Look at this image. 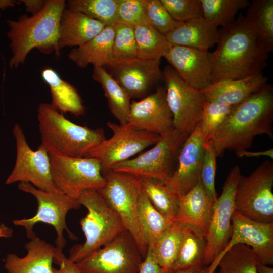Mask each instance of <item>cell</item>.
I'll list each match as a JSON object with an SVG mask.
<instances>
[{
    "mask_svg": "<svg viewBox=\"0 0 273 273\" xmlns=\"http://www.w3.org/2000/svg\"><path fill=\"white\" fill-rule=\"evenodd\" d=\"M216 45L211 52L212 83L262 73L267 66L269 53L242 14L219 29Z\"/></svg>",
    "mask_w": 273,
    "mask_h": 273,
    "instance_id": "6da1fadb",
    "label": "cell"
},
{
    "mask_svg": "<svg viewBox=\"0 0 273 273\" xmlns=\"http://www.w3.org/2000/svg\"><path fill=\"white\" fill-rule=\"evenodd\" d=\"M273 87L266 83L233 109L211 139L217 157L227 150H247L254 138H273Z\"/></svg>",
    "mask_w": 273,
    "mask_h": 273,
    "instance_id": "7a4b0ae2",
    "label": "cell"
},
{
    "mask_svg": "<svg viewBox=\"0 0 273 273\" xmlns=\"http://www.w3.org/2000/svg\"><path fill=\"white\" fill-rule=\"evenodd\" d=\"M65 8L64 0H46L37 14L30 17L24 14L17 20L7 21L10 28L7 36L13 55L9 61L10 68H17L23 63L34 48L46 55L55 52L60 57L57 44L59 24Z\"/></svg>",
    "mask_w": 273,
    "mask_h": 273,
    "instance_id": "3957f363",
    "label": "cell"
},
{
    "mask_svg": "<svg viewBox=\"0 0 273 273\" xmlns=\"http://www.w3.org/2000/svg\"><path fill=\"white\" fill-rule=\"evenodd\" d=\"M41 144L49 153L69 157H86L106 139L101 128L77 125L66 118L51 103H42L37 109Z\"/></svg>",
    "mask_w": 273,
    "mask_h": 273,
    "instance_id": "277c9868",
    "label": "cell"
},
{
    "mask_svg": "<svg viewBox=\"0 0 273 273\" xmlns=\"http://www.w3.org/2000/svg\"><path fill=\"white\" fill-rule=\"evenodd\" d=\"M86 208V215L80 221L85 241L74 246L68 258L74 263L83 260L111 241L125 229L118 215L109 206L97 190H86L77 199Z\"/></svg>",
    "mask_w": 273,
    "mask_h": 273,
    "instance_id": "5b68a950",
    "label": "cell"
},
{
    "mask_svg": "<svg viewBox=\"0 0 273 273\" xmlns=\"http://www.w3.org/2000/svg\"><path fill=\"white\" fill-rule=\"evenodd\" d=\"M103 175L106 182L98 191L133 237L144 259L148 247L143 240L138 221L139 200L142 190L141 178L112 170Z\"/></svg>",
    "mask_w": 273,
    "mask_h": 273,
    "instance_id": "8992f818",
    "label": "cell"
},
{
    "mask_svg": "<svg viewBox=\"0 0 273 273\" xmlns=\"http://www.w3.org/2000/svg\"><path fill=\"white\" fill-rule=\"evenodd\" d=\"M18 188L35 197L37 201L38 208L35 215L33 217L15 219L13 221V224L24 228L26 236L29 239L36 236L33 228L36 223H44L51 225L57 233L55 247L57 250L63 251L66 243L63 235L64 230H66L70 239H75L76 238L67 226L66 217L69 211L77 209L80 207L78 200L59 191H43L27 183H20Z\"/></svg>",
    "mask_w": 273,
    "mask_h": 273,
    "instance_id": "52a82bcc",
    "label": "cell"
},
{
    "mask_svg": "<svg viewBox=\"0 0 273 273\" xmlns=\"http://www.w3.org/2000/svg\"><path fill=\"white\" fill-rule=\"evenodd\" d=\"M273 162L265 161L249 176L241 175L236 191L235 211L254 220L273 222Z\"/></svg>",
    "mask_w": 273,
    "mask_h": 273,
    "instance_id": "ba28073f",
    "label": "cell"
},
{
    "mask_svg": "<svg viewBox=\"0 0 273 273\" xmlns=\"http://www.w3.org/2000/svg\"><path fill=\"white\" fill-rule=\"evenodd\" d=\"M51 175L59 191L77 200L86 190H99L106 184L100 161L93 157H69L50 154Z\"/></svg>",
    "mask_w": 273,
    "mask_h": 273,
    "instance_id": "9c48e42d",
    "label": "cell"
},
{
    "mask_svg": "<svg viewBox=\"0 0 273 273\" xmlns=\"http://www.w3.org/2000/svg\"><path fill=\"white\" fill-rule=\"evenodd\" d=\"M187 137L173 128L161 136L151 149L114 165L111 170L165 183L170 175L174 159Z\"/></svg>",
    "mask_w": 273,
    "mask_h": 273,
    "instance_id": "30bf717a",
    "label": "cell"
},
{
    "mask_svg": "<svg viewBox=\"0 0 273 273\" xmlns=\"http://www.w3.org/2000/svg\"><path fill=\"white\" fill-rule=\"evenodd\" d=\"M113 132L93 148L86 157L97 159L100 162L102 174L115 165L129 159L145 148L155 144L161 136L134 128L127 124L107 123Z\"/></svg>",
    "mask_w": 273,
    "mask_h": 273,
    "instance_id": "8fae6325",
    "label": "cell"
},
{
    "mask_svg": "<svg viewBox=\"0 0 273 273\" xmlns=\"http://www.w3.org/2000/svg\"><path fill=\"white\" fill-rule=\"evenodd\" d=\"M143 259L134 239L125 230L76 264L82 273H138Z\"/></svg>",
    "mask_w": 273,
    "mask_h": 273,
    "instance_id": "7c38bea8",
    "label": "cell"
},
{
    "mask_svg": "<svg viewBox=\"0 0 273 273\" xmlns=\"http://www.w3.org/2000/svg\"><path fill=\"white\" fill-rule=\"evenodd\" d=\"M162 73L173 128L188 136L200 121L204 97L200 90L183 81L170 65L165 66Z\"/></svg>",
    "mask_w": 273,
    "mask_h": 273,
    "instance_id": "4fadbf2b",
    "label": "cell"
},
{
    "mask_svg": "<svg viewBox=\"0 0 273 273\" xmlns=\"http://www.w3.org/2000/svg\"><path fill=\"white\" fill-rule=\"evenodd\" d=\"M13 133L16 141V159L6 184L27 183L43 191H58L51 177L48 150L41 144L36 150H33L18 124H15Z\"/></svg>",
    "mask_w": 273,
    "mask_h": 273,
    "instance_id": "5bb4252c",
    "label": "cell"
},
{
    "mask_svg": "<svg viewBox=\"0 0 273 273\" xmlns=\"http://www.w3.org/2000/svg\"><path fill=\"white\" fill-rule=\"evenodd\" d=\"M241 175L239 166H235L227 177L221 195L214 204L212 217L206 234V247L203 262L206 266L211 264L220 255L231 238L235 197Z\"/></svg>",
    "mask_w": 273,
    "mask_h": 273,
    "instance_id": "9a60e30c",
    "label": "cell"
},
{
    "mask_svg": "<svg viewBox=\"0 0 273 273\" xmlns=\"http://www.w3.org/2000/svg\"><path fill=\"white\" fill-rule=\"evenodd\" d=\"M160 60L138 57L127 59L110 58L106 71L131 98H143L151 87L163 79Z\"/></svg>",
    "mask_w": 273,
    "mask_h": 273,
    "instance_id": "2e32d148",
    "label": "cell"
},
{
    "mask_svg": "<svg viewBox=\"0 0 273 273\" xmlns=\"http://www.w3.org/2000/svg\"><path fill=\"white\" fill-rule=\"evenodd\" d=\"M232 234L224 249L210 264L214 269L221 257L233 246L244 244L250 246L260 262L273 264V222L264 223L248 218L234 211L232 217Z\"/></svg>",
    "mask_w": 273,
    "mask_h": 273,
    "instance_id": "e0dca14e",
    "label": "cell"
},
{
    "mask_svg": "<svg viewBox=\"0 0 273 273\" xmlns=\"http://www.w3.org/2000/svg\"><path fill=\"white\" fill-rule=\"evenodd\" d=\"M142 130L163 136L173 129V117L165 88L159 87L140 101L131 102L127 123Z\"/></svg>",
    "mask_w": 273,
    "mask_h": 273,
    "instance_id": "ac0fdd59",
    "label": "cell"
},
{
    "mask_svg": "<svg viewBox=\"0 0 273 273\" xmlns=\"http://www.w3.org/2000/svg\"><path fill=\"white\" fill-rule=\"evenodd\" d=\"M205 142L198 124L181 147L176 170L165 183L177 196L188 193L200 180Z\"/></svg>",
    "mask_w": 273,
    "mask_h": 273,
    "instance_id": "d6986e66",
    "label": "cell"
},
{
    "mask_svg": "<svg viewBox=\"0 0 273 273\" xmlns=\"http://www.w3.org/2000/svg\"><path fill=\"white\" fill-rule=\"evenodd\" d=\"M164 58L187 84L202 91L212 83L211 52L171 45Z\"/></svg>",
    "mask_w": 273,
    "mask_h": 273,
    "instance_id": "ffe728a7",
    "label": "cell"
},
{
    "mask_svg": "<svg viewBox=\"0 0 273 273\" xmlns=\"http://www.w3.org/2000/svg\"><path fill=\"white\" fill-rule=\"evenodd\" d=\"M27 254H8L4 267L8 273H53L55 247L36 236L26 243Z\"/></svg>",
    "mask_w": 273,
    "mask_h": 273,
    "instance_id": "44dd1931",
    "label": "cell"
},
{
    "mask_svg": "<svg viewBox=\"0 0 273 273\" xmlns=\"http://www.w3.org/2000/svg\"><path fill=\"white\" fill-rule=\"evenodd\" d=\"M106 26L84 14L66 7L59 24L58 48L79 47L100 33Z\"/></svg>",
    "mask_w": 273,
    "mask_h": 273,
    "instance_id": "7402d4cb",
    "label": "cell"
},
{
    "mask_svg": "<svg viewBox=\"0 0 273 273\" xmlns=\"http://www.w3.org/2000/svg\"><path fill=\"white\" fill-rule=\"evenodd\" d=\"M267 80L262 72L241 79L213 83L201 92L205 101L236 106L261 89Z\"/></svg>",
    "mask_w": 273,
    "mask_h": 273,
    "instance_id": "603a6c76",
    "label": "cell"
},
{
    "mask_svg": "<svg viewBox=\"0 0 273 273\" xmlns=\"http://www.w3.org/2000/svg\"><path fill=\"white\" fill-rule=\"evenodd\" d=\"M218 34V27L201 17L181 23L166 37L171 45L208 51L216 44Z\"/></svg>",
    "mask_w": 273,
    "mask_h": 273,
    "instance_id": "cb8c5ba5",
    "label": "cell"
},
{
    "mask_svg": "<svg viewBox=\"0 0 273 273\" xmlns=\"http://www.w3.org/2000/svg\"><path fill=\"white\" fill-rule=\"evenodd\" d=\"M178 196V209L176 220L195 226L206 234L214 203L207 196L201 180L188 193Z\"/></svg>",
    "mask_w": 273,
    "mask_h": 273,
    "instance_id": "d4e9b609",
    "label": "cell"
},
{
    "mask_svg": "<svg viewBox=\"0 0 273 273\" xmlns=\"http://www.w3.org/2000/svg\"><path fill=\"white\" fill-rule=\"evenodd\" d=\"M114 34L113 25L106 26L91 40L72 49L68 57L80 68H85L89 64L104 67L110 57Z\"/></svg>",
    "mask_w": 273,
    "mask_h": 273,
    "instance_id": "484cf974",
    "label": "cell"
},
{
    "mask_svg": "<svg viewBox=\"0 0 273 273\" xmlns=\"http://www.w3.org/2000/svg\"><path fill=\"white\" fill-rule=\"evenodd\" d=\"M41 77L49 86L52 97L51 103L58 111L77 116L84 114L85 107L74 86L63 80L55 70L49 67L42 70Z\"/></svg>",
    "mask_w": 273,
    "mask_h": 273,
    "instance_id": "4316f807",
    "label": "cell"
},
{
    "mask_svg": "<svg viewBox=\"0 0 273 273\" xmlns=\"http://www.w3.org/2000/svg\"><path fill=\"white\" fill-rule=\"evenodd\" d=\"M206 234L199 229L184 224L178 254L172 272L204 265Z\"/></svg>",
    "mask_w": 273,
    "mask_h": 273,
    "instance_id": "83f0119b",
    "label": "cell"
},
{
    "mask_svg": "<svg viewBox=\"0 0 273 273\" xmlns=\"http://www.w3.org/2000/svg\"><path fill=\"white\" fill-rule=\"evenodd\" d=\"M92 77L101 85L111 113L117 119L119 124H127L131 98L104 67H94Z\"/></svg>",
    "mask_w": 273,
    "mask_h": 273,
    "instance_id": "f1b7e54d",
    "label": "cell"
},
{
    "mask_svg": "<svg viewBox=\"0 0 273 273\" xmlns=\"http://www.w3.org/2000/svg\"><path fill=\"white\" fill-rule=\"evenodd\" d=\"M138 221L143 240L147 247L153 245L172 223L155 209L143 188L139 200Z\"/></svg>",
    "mask_w": 273,
    "mask_h": 273,
    "instance_id": "f546056e",
    "label": "cell"
},
{
    "mask_svg": "<svg viewBox=\"0 0 273 273\" xmlns=\"http://www.w3.org/2000/svg\"><path fill=\"white\" fill-rule=\"evenodd\" d=\"M183 226L184 224L179 221H173L153 245H149L156 262L166 273L172 272L180 245Z\"/></svg>",
    "mask_w": 273,
    "mask_h": 273,
    "instance_id": "4dcf8cb0",
    "label": "cell"
},
{
    "mask_svg": "<svg viewBox=\"0 0 273 273\" xmlns=\"http://www.w3.org/2000/svg\"><path fill=\"white\" fill-rule=\"evenodd\" d=\"M269 53L273 51V0H253L245 16Z\"/></svg>",
    "mask_w": 273,
    "mask_h": 273,
    "instance_id": "1f68e13d",
    "label": "cell"
},
{
    "mask_svg": "<svg viewBox=\"0 0 273 273\" xmlns=\"http://www.w3.org/2000/svg\"><path fill=\"white\" fill-rule=\"evenodd\" d=\"M140 178L143 190L153 206L168 221H175L178 209V196L169 190L164 182L151 178Z\"/></svg>",
    "mask_w": 273,
    "mask_h": 273,
    "instance_id": "d6a6232c",
    "label": "cell"
},
{
    "mask_svg": "<svg viewBox=\"0 0 273 273\" xmlns=\"http://www.w3.org/2000/svg\"><path fill=\"white\" fill-rule=\"evenodd\" d=\"M137 57L149 60H160L171 46L165 35L148 23L134 28Z\"/></svg>",
    "mask_w": 273,
    "mask_h": 273,
    "instance_id": "836d02e7",
    "label": "cell"
},
{
    "mask_svg": "<svg viewBox=\"0 0 273 273\" xmlns=\"http://www.w3.org/2000/svg\"><path fill=\"white\" fill-rule=\"evenodd\" d=\"M259 263L250 246L238 244L231 247L219 260V273H257L256 266Z\"/></svg>",
    "mask_w": 273,
    "mask_h": 273,
    "instance_id": "e575fe53",
    "label": "cell"
},
{
    "mask_svg": "<svg viewBox=\"0 0 273 273\" xmlns=\"http://www.w3.org/2000/svg\"><path fill=\"white\" fill-rule=\"evenodd\" d=\"M203 17L218 27H225L235 20L239 10L250 4L248 0H200Z\"/></svg>",
    "mask_w": 273,
    "mask_h": 273,
    "instance_id": "d590c367",
    "label": "cell"
},
{
    "mask_svg": "<svg viewBox=\"0 0 273 273\" xmlns=\"http://www.w3.org/2000/svg\"><path fill=\"white\" fill-rule=\"evenodd\" d=\"M118 4V0H69L66 7L111 26L117 21Z\"/></svg>",
    "mask_w": 273,
    "mask_h": 273,
    "instance_id": "8d00e7d4",
    "label": "cell"
},
{
    "mask_svg": "<svg viewBox=\"0 0 273 273\" xmlns=\"http://www.w3.org/2000/svg\"><path fill=\"white\" fill-rule=\"evenodd\" d=\"M234 106L216 102H204L201 119L198 124L201 133L205 142L211 140Z\"/></svg>",
    "mask_w": 273,
    "mask_h": 273,
    "instance_id": "74e56055",
    "label": "cell"
},
{
    "mask_svg": "<svg viewBox=\"0 0 273 273\" xmlns=\"http://www.w3.org/2000/svg\"><path fill=\"white\" fill-rule=\"evenodd\" d=\"M113 26L115 34L110 58L127 59L137 57L134 28L118 21Z\"/></svg>",
    "mask_w": 273,
    "mask_h": 273,
    "instance_id": "f35d334b",
    "label": "cell"
},
{
    "mask_svg": "<svg viewBox=\"0 0 273 273\" xmlns=\"http://www.w3.org/2000/svg\"><path fill=\"white\" fill-rule=\"evenodd\" d=\"M148 23L157 31L166 35L181 23L169 14L160 0H142Z\"/></svg>",
    "mask_w": 273,
    "mask_h": 273,
    "instance_id": "ab89813d",
    "label": "cell"
},
{
    "mask_svg": "<svg viewBox=\"0 0 273 273\" xmlns=\"http://www.w3.org/2000/svg\"><path fill=\"white\" fill-rule=\"evenodd\" d=\"M216 157L211 141L206 142L200 180L207 196L214 203L217 198L215 187Z\"/></svg>",
    "mask_w": 273,
    "mask_h": 273,
    "instance_id": "60d3db41",
    "label": "cell"
},
{
    "mask_svg": "<svg viewBox=\"0 0 273 273\" xmlns=\"http://www.w3.org/2000/svg\"><path fill=\"white\" fill-rule=\"evenodd\" d=\"M171 17L184 23L203 17L200 0H160Z\"/></svg>",
    "mask_w": 273,
    "mask_h": 273,
    "instance_id": "b9f144b4",
    "label": "cell"
},
{
    "mask_svg": "<svg viewBox=\"0 0 273 273\" xmlns=\"http://www.w3.org/2000/svg\"><path fill=\"white\" fill-rule=\"evenodd\" d=\"M117 21L133 28L148 23L142 0H118Z\"/></svg>",
    "mask_w": 273,
    "mask_h": 273,
    "instance_id": "7bdbcfd3",
    "label": "cell"
},
{
    "mask_svg": "<svg viewBox=\"0 0 273 273\" xmlns=\"http://www.w3.org/2000/svg\"><path fill=\"white\" fill-rule=\"evenodd\" d=\"M53 262L59 266V269L53 268V273H82L77 267L75 263L67 258L63 251L55 247Z\"/></svg>",
    "mask_w": 273,
    "mask_h": 273,
    "instance_id": "ee69618b",
    "label": "cell"
},
{
    "mask_svg": "<svg viewBox=\"0 0 273 273\" xmlns=\"http://www.w3.org/2000/svg\"><path fill=\"white\" fill-rule=\"evenodd\" d=\"M138 273H166L155 259L150 245L148 247L146 256L141 264Z\"/></svg>",
    "mask_w": 273,
    "mask_h": 273,
    "instance_id": "f6af8a7d",
    "label": "cell"
},
{
    "mask_svg": "<svg viewBox=\"0 0 273 273\" xmlns=\"http://www.w3.org/2000/svg\"><path fill=\"white\" fill-rule=\"evenodd\" d=\"M24 4L26 12L32 15L39 13L44 7L46 0H22L20 1Z\"/></svg>",
    "mask_w": 273,
    "mask_h": 273,
    "instance_id": "bcb514c9",
    "label": "cell"
},
{
    "mask_svg": "<svg viewBox=\"0 0 273 273\" xmlns=\"http://www.w3.org/2000/svg\"><path fill=\"white\" fill-rule=\"evenodd\" d=\"M237 157H259L260 156H267L270 158H273V149H269L262 151L258 152H250L247 150L241 151L236 153Z\"/></svg>",
    "mask_w": 273,
    "mask_h": 273,
    "instance_id": "7dc6e473",
    "label": "cell"
},
{
    "mask_svg": "<svg viewBox=\"0 0 273 273\" xmlns=\"http://www.w3.org/2000/svg\"><path fill=\"white\" fill-rule=\"evenodd\" d=\"M172 273H212L210 271L209 265H202L198 266H194L187 269L178 270L172 272Z\"/></svg>",
    "mask_w": 273,
    "mask_h": 273,
    "instance_id": "c3c4849f",
    "label": "cell"
},
{
    "mask_svg": "<svg viewBox=\"0 0 273 273\" xmlns=\"http://www.w3.org/2000/svg\"><path fill=\"white\" fill-rule=\"evenodd\" d=\"M13 235V230L4 224L0 225V238H9Z\"/></svg>",
    "mask_w": 273,
    "mask_h": 273,
    "instance_id": "681fc988",
    "label": "cell"
},
{
    "mask_svg": "<svg viewBox=\"0 0 273 273\" xmlns=\"http://www.w3.org/2000/svg\"><path fill=\"white\" fill-rule=\"evenodd\" d=\"M257 273H273V268L267 265L259 263L256 266Z\"/></svg>",
    "mask_w": 273,
    "mask_h": 273,
    "instance_id": "f907efd6",
    "label": "cell"
},
{
    "mask_svg": "<svg viewBox=\"0 0 273 273\" xmlns=\"http://www.w3.org/2000/svg\"><path fill=\"white\" fill-rule=\"evenodd\" d=\"M19 2L15 1L4 0L0 1V9H4L5 8L14 7L16 4H18Z\"/></svg>",
    "mask_w": 273,
    "mask_h": 273,
    "instance_id": "816d5d0a",
    "label": "cell"
},
{
    "mask_svg": "<svg viewBox=\"0 0 273 273\" xmlns=\"http://www.w3.org/2000/svg\"><path fill=\"white\" fill-rule=\"evenodd\" d=\"M0 16H1V14H0Z\"/></svg>",
    "mask_w": 273,
    "mask_h": 273,
    "instance_id": "f5cc1de1",
    "label": "cell"
}]
</instances>
